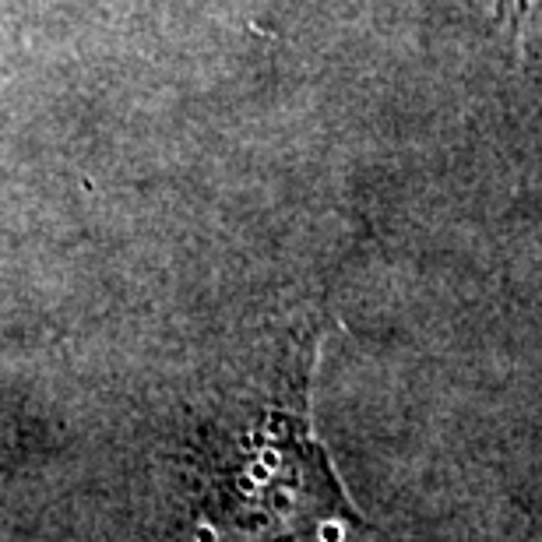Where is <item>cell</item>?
I'll list each match as a JSON object with an SVG mask.
<instances>
[{"label":"cell","mask_w":542,"mask_h":542,"mask_svg":"<svg viewBox=\"0 0 542 542\" xmlns=\"http://www.w3.org/2000/svg\"><path fill=\"white\" fill-rule=\"evenodd\" d=\"M317 335L282 359L215 483V542H345L359 525L331 458L310 426Z\"/></svg>","instance_id":"6da1fadb"},{"label":"cell","mask_w":542,"mask_h":542,"mask_svg":"<svg viewBox=\"0 0 542 542\" xmlns=\"http://www.w3.org/2000/svg\"><path fill=\"white\" fill-rule=\"evenodd\" d=\"M521 53L542 71V0H503Z\"/></svg>","instance_id":"7a4b0ae2"}]
</instances>
